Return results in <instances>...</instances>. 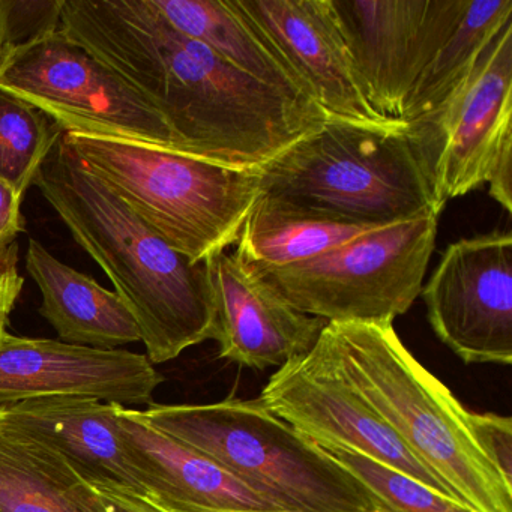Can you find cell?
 I'll use <instances>...</instances> for the list:
<instances>
[{"mask_svg": "<svg viewBox=\"0 0 512 512\" xmlns=\"http://www.w3.org/2000/svg\"><path fill=\"white\" fill-rule=\"evenodd\" d=\"M259 401L322 449L359 452L452 497L338 373L319 338L272 374Z\"/></svg>", "mask_w": 512, "mask_h": 512, "instance_id": "8fae6325", "label": "cell"}, {"mask_svg": "<svg viewBox=\"0 0 512 512\" xmlns=\"http://www.w3.org/2000/svg\"><path fill=\"white\" fill-rule=\"evenodd\" d=\"M0 512H4V511H2V509H0Z\"/></svg>", "mask_w": 512, "mask_h": 512, "instance_id": "1f68e13d", "label": "cell"}, {"mask_svg": "<svg viewBox=\"0 0 512 512\" xmlns=\"http://www.w3.org/2000/svg\"><path fill=\"white\" fill-rule=\"evenodd\" d=\"M151 4L173 28L199 41L236 70L292 100L316 106L295 71L233 0H151Z\"/></svg>", "mask_w": 512, "mask_h": 512, "instance_id": "d6986e66", "label": "cell"}, {"mask_svg": "<svg viewBox=\"0 0 512 512\" xmlns=\"http://www.w3.org/2000/svg\"><path fill=\"white\" fill-rule=\"evenodd\" d=\"M26 269L40 289V314L59 341L92 349L115 350L140 341L139 326L118 293L56 259L31 239Z\"/></svg>", "mask_w": 512, "mask_h": 512, "instance_id": "ac0fdd59", "label": "cell"}, {"mask_svg": "<svg viewBox=\"0 0 512 512\" xmlns=\"http://www.w3.org/2000/svg\"><path fill=\"white\" fill-rule=\"evenodd\" d=\"M349 469L388 512H476L464 503L386 466L347 449H325Z\"/></svg>", "mask_w": 512, "mask_h": 512, "instance_id": "cb8c5ba5", "label": "cell"}, {"mask_svg": "<svg viewBox=\"0 0 512 512\" xmlns=\"http://www.w3.org/2000/svg\"><path fill=\"white\" fill-rule=\"evenodd\" d=\"M434 334L464 364H512V235L449 244L421 290Z\"/></svg>", "mask_w": 512, "mask_h": 512, "instance_id": "30bf717a", "label": "cell"}, {"mask_svg": "<svg viewBox=\"0 0 512 512\" xmlns=\"http://www.w3.org/2000/svg\"><path fill=\"white\" fill-rule=\"evenodd\" d=\"M62 134L37 107L0 91V179L25 199Z\"/></svg>", "mask_w": 512, "mask_h": 512, "instance_id": "603a6c76", "label": "cell"}, {"mask_svg": "<svg viewBox=\"0 0 512 512\" xmlns=\"http://www.w3.org/2000/svg\"><path fill=\"white\" fill-rule=\"evenodd\" d=\"M0 509L103 512L94 487L61 455L4 424H0Z\"/></svg>", "mask_w": 512, "mask_h": 512, "instance_id": "ffe728a7", "label": "cell"}, {"mask_svg": "<svg viewBox=\"0 0 512 512\" xmlns=\"http://www.w3.org/2000/svg\"><path fill=\"white\" fill-rule=\"evenodd\" d=\"M470 431L488 463L512 488V419L496 413L470 412Z\"/></svg>", "mask_w": 512, "mask_h": 512, "instance_id": "484cf974", "label": "cell"}, {"mask_svg": "<svg viewBox=\"0 0 512 512\" xmlns=\"http://www.w3.org/2000/svg\"><path fill=\"white\" fill-rule=\"evenodd\" d=\"M65 0H0V56L61 31Z\"/></svg>", "mask_w": 512, "mask_h": 512, "instance_id": "d4e9b609", "label": "cell"}, {"mask_svg": "<svg viewBox=\"0 0 512 512\" xmlns=\"http://www.w3.org/2000/svg\"><path fill=\"white\" fill-rule=\"evenodd\" d=\"M71 151L173 250L203 263L226 251L262 196L256 170L157 146L64 134Z\"/></svg>", "mask_w": 512, "mask_h": 512, "instance_id": "8992f818", "label": "cell"}, {"mask_svg": "<svg viewBox=\"0 0 512 512\" xmlns=\"http://www.w3.org/2000/svg\"><path fill=\"white\" fill-rule=\"evenodd\" d=\"M254 170L265 196L346 223L391 226L443 211L403 121L367 125L328 116Z\"/></svg>", "mask_w": 512, "mask_h": 512, "instance_id": "277c9868", "label": "cell"}, {"mask_svg": "<svg viewBox=\"0 0 512 512\" xmlns=\"http://www.w3.org/2000/svg\"><path fill=\"white\" fill-rule=\"evenodd\" d=\"M440 214L379 227L313 259L254 274L289 307L326 322L394 323L421 295Z\"/></svg>", "mask_w": 512, "mask_h": 512, "instance_id": "52a82bcc", "label": "cell"}, {"mask_svg": "<svg viewBox=\"0 0 512 512\" xmlns=\"http://www.w3.org/2000/svg\"><path fill=\"white\" fill-rule=\"evenodd\" d=\"M0 91L37 107L64 134L128 140L181 154L158 110L61 31L0 56Z\"/></svg>", "mask_w": 512, "mask_h": 512, "instance_id": "ba28073f", "label": "cell"}, {"mask_svg": "<svg viewBox=\"0 0 512 512\" xmlns=\"http://www.w3.org/2000/svg\"><path fill=\"white\" fill-rule=\"evenodd\" d=\"M163 380L146 355L130 350L10 334L0 341V407L52 395L151 406Z\"/></svg>", "mask_w": 512, "mask_h": 512, "instance_id": "4fadbf2b", "label": "cell"}, {"mask_svg": "<svg viewBox=\"0 0 512 512\" xmlns=\"http://www.w3.org/2000/svg\"><path fill=\"white\" fill-rule=\"evenodd\" d=\"M215 302L220 358L266 370L310 352L326 320L299 313L226 251L205 260Z\"/></svg>", "mask_w": 512, "mask_h": 512, "instance_id": "9a60e30c", "label": "cell"}, {"mask_svg": "<svg viewBox=\"0 0 512 512\" xmlns=\"http://www.w3.org/2000/svg\"><path fill=\"white\" fill-rule=\"evenodd\" d=\"M34 185L112 281L136 319L151 364L214 340L215 302L205 262L173 250L86 170L64 134Z\"/></svg>", "mask_w": 512, "mask_h": 512, "instance_id": "7a4b0ae2", "label": "cell"}, {"mask_svg": "<svg viewBox=\"0 0 512 512\" xmlns=\"http://www.w3.org/2000/svg\"><path fill=\"white\" fill-rule=\"evenodd\" d=\"M22 289L23 286L0 289V341L8 334V320H10V314L13 313L14 307H16Z\"/></svg>", "mask_w": 512, "mask_h": 512, "instance_id": "4dcf8cb0", "label": "cell"}, {"mask_svg": "<svg viewBox=\"0 0 512 512\" xmlns=\"http://www.w3.org/2000/svg\"><path fill=\"white\" fill-rule=\"evenodd\" d=\"M0 424L61 455L88 484L146 497L139 472L119 440L115 403L80 395L34 398L0 407Z\"/></svg>", "mask_w": 512, "mask_h": 512, "instance_id": "e0dca14e", "label": "cell"}, {"mask_svg": "<svg viewBox=\"0 0 512 512\" xmlns=\"http://www.w3.org/2000/svg\"><path fill=\"white\" fill-rule=\"evenodd\" d=\"M488 194L512 214V137L500 146L487 178Z\"/></svg>", "mask_w": 512, "mask_h": 512, "instance_id": "83f0119b", "label": "cell"}, {"mask_svg": "<svg viewBox=\"0 0 512 512\" xmlns=\"http://www.w3.org/2000/svg\"><path fill=\"white\" fill-rule=\"evenodd\" d=\"M407 133L442 208L487 184L497 151L512 137V22L454 94L427 118L407 124Z\"/></svg>", "mask_w": 512, "mask_h": 512, "instance_id": "9c48e42d", "label": "cell"}, {"mask_svg": "<svg viewBox=\"0 0 512 512\" xmlns=\"http://www.w3.org/2000/svg\"><path fill=\"white\" fill-rule=\"evenodd\" d=\"M97 493L103 512H170L161 508L148 497L137 496L118 488L92 485Z\"/></svg>", "mask_w": 512, "mask_h": 512, "instance_id": "f1b7e54d", "label": "cell"}, {"mask_svg": "<svg viewBox=\"0 0 512 512\" xmlns=\"http://www.w3.org/2000/svg\"><path fill=\"white\" fill-rule=\"evenodd\" d=\"M319 343L455 500L476 512H512V488L479 451L469 410L409 352L392 323L328 322Z\"/></svg>", "mask_w": 512, "mask_h": 512, "instance_id": "3957f363", "label": "cell"}, {"mask_svg": "<svg viewBox=\"0 0 512 512\" xmlns=\"http://www.w3.org/2000/svg\"><path fill=\"white\" fill-rule=\"evenodd\" d=\"M23 197L4 179H0V250L17 244L20 233L25 232L22 215Z\"/></svg>", "mask_w": 512, "mask_h": 512, "instance_id": "4316f807", "label": "cell"}, {"mask_svg": "<svg viewBox=\"0 0 512 512\" xmlns=\"http://www.w3.org/2000/svg\"><path fill=\"white\" fill-rule=\"evenodd\" d=\"M379 227L335 220L262 194L242 226L235 256L253 268L293 265Z\"/></svg>", "mask_w": 512, "mask_h": 512, "instance_id": "44dd1931", "label": "cell"}, {"mask_svg": "<svg viewBox=\"0 0 512 512\" xmlns=\"http://www.w3.org/2000/svg\"><path fill=\"white\" fill-rule=\"evenodd\" d=\"M23 284L25 280L19 272V244L0 250V289Z\"/></svg>", "mask_w": 512, "mask_h": 512, "instance_id": "f546056e", "label": "cell"}, {"mask_svg": "<svg viewBox=\"0 0 512 512\" xmlns=\"http://www.w3.org/2000/svg\"><path fill=\"white\" fill-rule=\"evenodd\" d=\"M61 32L149 101L190 157L254 170L328 118L236 70L151 0H65Z\"/></svg>", "mask_w": 512, "mask_h": 512, "instance_id": "6da1fadb", "label": "cell"}, {"mask_svg": "<svg viewBox=\"0 0 512 512\" xmlns=\"http://www.w3.org/2000/svg\"><path fill=\"white\" fill-rule=\"evenodd\" d=\"M125 454L140 475L146 497L170 512H283L242 484L220 464L115 404Z\"/></svg>", "mask_w": 512, "mask_h": 512, "instance_id": "2e32d148", "label": "cell"}, {"mask_svg": "<svg viewBox=\"0 0 512 512\" xmlns=\"http://www.w3.org/2000/svg\"><path fill=\"white\" fill-rule=\"evenodd\" d=\"M362 94L383 118L400 121L407 95L464 0H329Z\"/></svg>", "mask_w": 512, "mask_h": 512, "instance_id": "7c38bea8", "label": "cell"}, {"mask_svg": "<svg viewBox=\"0 0 512 512\" xmlns=\"http://www.w3.org/2000/svg\"><path fill=\"white\" fill-rule=\"evenodd\" d=\"M512 22V0H464L463 13L413 83L400 121L436 112L475 68L491 41Z\"/></svg>", "mask_w": 512, "mask_h": 512, "instance_id": "7402d4cb", "label": "cell"}, {"mask_svg": "<svg viewBox=\"0 0 512 512\" xmlns=\"http://www.w3.org/2000/svg\"><path fill=\"white\" fill-rule=\"evenodd\" d=\"M137 413L283 512H388L349 469L272 415L259 398L151 404Z\"/></svg>", "mask_w": 512, "mask_h": 512, "instance_id": "5b68a950", "label": "cell"}, {"mask_svg": "<svg viewBox=\"0 0 512 512\" xmlns=\"http://www.w3.org/2000/svg\"><path fill=\"white\" fill-rule=\"evenodd\" d=\"M332 118L392 125L362 94L329 0H233Z\"/></svg>", "mask_w": 512, "mask_h": 512, "instance_id": "5bb4252c", "label": "cell"}]
</instances>
